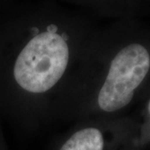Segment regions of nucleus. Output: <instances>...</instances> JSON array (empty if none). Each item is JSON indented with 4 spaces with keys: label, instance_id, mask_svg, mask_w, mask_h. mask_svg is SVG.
Segmentation results:
<instances>
[{
    "label": "nucleus",
    "instance_id": "nucleus-4",
    "mask_svg": "<svg viewBox=\"0 0 150 150\" xmlns=\"http://www.w3.org/2000/svg\"><path fill=\"white\" fill-rule=\"evenodd\" d=\"M149 112H150V102H149Z\"/></svg>",
    "mask_w": 150,
    "mask_h": 150
},
{
    "label": "nucleus",
    "instance_id": "nucleus-1",
    "mask_svg": "<svg viewBox=\"0 0 150 150\" xmlns=\"http://www.w3.org/2000/svg\"><path fill=\"white\" fill-rule=\"evenodd\" d=\"M69 59L66 38L54 26H49L33 36L19 53L13 68L14 79L28 93L47 92L63 77Z\"/></svg>",
    "mask_w": 150,
    "mask_h": 150
},
{
    "label": "nucleus",
    "instance_id": "nucleus-3",
    "mask_svg": "<svg viewBox=\"0 0 150 150\" xmlns=\"http://www.w3.org/2000/svg\"><path fill=\"white\" fill-rule=\"evenodd\" d=\"M103 138L95 128H87L76 132L66 141L60 150H103Z\"/></svg>",
    "mask_w": 150,
    "mask_h": 150
},
{
    "label": "nucleus",
    "instance_id": "nucleus-2",
    "mask_svg": "<svg viewBox=\"0 0 150 150\" xmlns=\"http://www.w3.org/2000/svg\"><path fill=\"white\" fill-rule=\"evenodd\" d=\"M149 69V54L143 45L132 43L121 49L112 60L98 93L99 108L110 112L127 106Z\"/></svg>",
    "mask_w": 150,
    "mask_h": 150
}]
</instances>
